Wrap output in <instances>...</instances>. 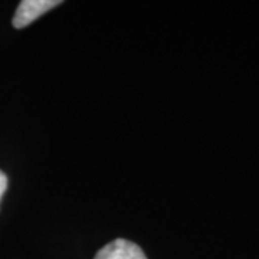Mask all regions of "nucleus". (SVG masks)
<instances>
[{"label": "nucleus", "mask_w": 259, "mask_h": 259, "mask_svg": "<svg viewBox=\"0 0 259 259\" xmlns=\"http://www.w3.org/2000/svg\"><path fill=\"white\" fill-rule=\"evenodd\" d=\"M61 5L59 0H23L18 6L13 18V26L22 29L35 22L39 16Z\"/></svg>", "instance_id": "nucleus-1"}, {"label": "nucleus", "mask_w": 259, "mask_h": 259, "mask_svg": "<svg viewBox=\"0 0 259 259\" xmlns=\"http://www.w3.org/2000/svg\"><path fill=\"white\" fill-rule=\"evenodd\" d=\"M95 259H147V256L134 242L115 239L98 250Z\"/></svg>", "instance_id": "nucleus-2"}, {"label": "nucleus", "mask_w": 259, "mask_h": 259, "mask_svg": "<svg viewBox=\"0 0 259 259\" xmlns=\"http://www.w3.org/2000/svg\"><path fill=\"white\" fill-rule=\"evenodd\" d=\"M6 187H8V177L0 170V199L5 194V192H6Z\"/></svg>", "instance_id": "nucleus-3"}]
</instances>
